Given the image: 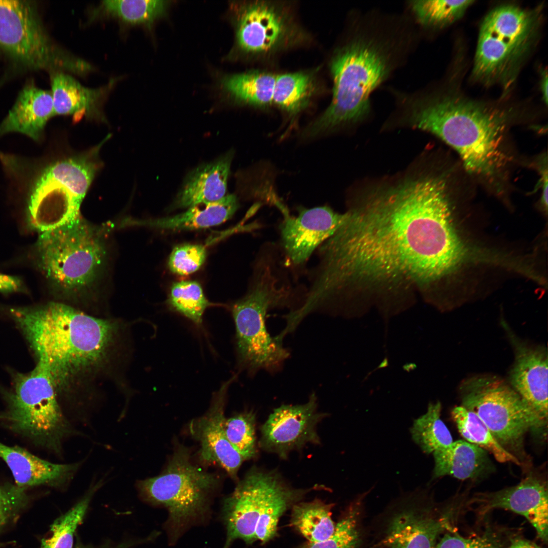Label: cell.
<instances>
[{
    "mask_svg": "<svg viewBox=\"0 0 548 548\" xmlns=\"http://www.w3.org/2000/svg\"><path fill=\"white\" fill-rule=\"evenodd\" d=\"M464 209L460 184L438 168L376 193L346 212L315 252L314 289L325 298L345 299L360 285L460 282L474 252L460 224Z\"/></svg>",
    "mask_w": 548,
    "mask_h": 548,
    "instance_id": "cell-1",
    "label": "cell"
},
{
    "mask_svg": "<svg viewBox=\"0 0 548 548\" xmlns=\"http://www.w3.org/2000/svg\"><path fill=\"white\" fill-rule=\"evenodd\" d=\"M410 122L450 146L477 186L510 205L516 170L526 166L528 159L520 154L512 133L532 122L523 111L452 94L417 109Z\"/></svg>",
    "mask_w": 548,
    "mask_h": 548,
    "instance_id": "cell-2",
    "label": "cell"
},
{
    "mask_svg": "<svg viewBox=\"0 0 548 548\" xmlns=\"http://www.w3.org/2000/svg\"><path fill=\"white\" fill-rule=\"evenodd\" d=\"M8 312L58 396L90 387L110 369L122 330L117 321L60 302L12 307Z\"/></svg>",
    "mask_w": 548,
    "mask_h": 548,
    "instance_id": "cell-3",
    "label": "cell"
},
{
    "mask_svg": "<svg viewBox=\"0 0 548 548\" xmlns=\"http://www.w3.org/2000/svg\"><path fill=\"white\" fill-rule=\"evenodd\" d=\"M254 268L248 292L231 309L237 357L240 366L250 373L272 372L280 369L290 353L267 331V314L273 309L294 307L300 288L292 284L280 254L273 249H260Z\"/></svg>",
    "mask_w": 548,
    "mask_h": 548,
    "instance_id": "cell-4",
    "label": "cell"
},
{
    "mask_svg": "<svg viewBox=\"0 0 548 548\" xmlns=\"http://www.w3.org/2000/svg\"><path fill=\"white\" fill-rule=\"evenodd\" d=\"M542 18L540 7L504 5L492 10L480 27L473 79L487 86L499 85L506 94L536 45Z\"/></svg>",
    "mask_w": 548,
    "mask_h": 548,
    "instance_id": "cell-5",
    "label": "cell"
},
{
    "mask_svg": "<svg viewBox=\"0 0 548 548\" xmlns=\"http://www.w3.org/2000/svg\"><path fill=\"white\" fill-rule=\"evenodd\" d=\"M34 253L38 267L49 282L65 296L73 297L96 281L106 249L102 230L81 217L41 233Z\"/></svg>",
    "mask_w": 548,
    "mask_h": 548,
    "instance_id": "cell-6",
    "label": "cell"
},
{
    "mask_svg": "<svg viewBox=\"0 0 548 548\" xmlns=\"http://www.w3.org/2000/svg\"><path fill=\"white\" fill-rule=\"evenodd\" d=\"M332 100L324 113L303 132L314 136L346 123L361 120L369 111L371 93L386 79V57L377 46L358 40L347 45L331 63Z\"/></svg>",
    "mask_w": 548,
    "mask_h": 548,
    "instance_id": "cell-7",
    "label": "cell"
},
{
    "mask_svg": "<svg viewBox=\"0 0 548 548\" xmlns=\"http://www.w3.org/2000/svg\"><path fill=\"white\" fill-rule=\"evenodd\" d=\"M462 405L475 413L497 442L528 467L529 459L524 440L529 431L546 428L543 422L519 394L501 379L478 375L461 383Z\"/></svg>",
    "mask_w": 548,
    "mask_h": 548,
    "instance_id": "cell-8",
    "label": "cell"
},
{
    "mask_svg": "<svg viewBox=\"0 0 548 548\" xmlns=\"http://www.w3.org/2000/svg\"><path fill=\"white\" fill-rule=\"evenodd\" d=\"M8 409L3 416L10 428L37 445L61 451L72 432L47 372L37 363L28 373H16L7 394Z\"/></svg>",
    "mask_w": 548,
    "mask_h": 548,
    "instance_id": "cell-9",
    "label": "cell"
},
{
    "mask_svg": "<svg viewBox=\"0 0 548 548\" xmlns=\"http://www.w3.org/2000/svg\"><path fill=\"white\" fill-rule=\"evenodd\" d=\"M96 166L85 156L58 161L44 168L29 193L28 226L41 233L80 218V206Z\"/></svg>",
    "mask_w": 548,
    "mask_h": 548,
    "instance_id": "cell-10",
    "label": "cell"
},
{
    "mask_svg": "<svg viewBox=\"0 0 548 548\" xmlns=\"http://www.w3.org/2000/svg\"><path fill=\"white\" fill-rule=\"evenodd\" d=\"M219 479L195 465L189 450L181 446L175 450L161 473L140 481L138 488L147 501L166 508L175 537L204 512L209 496L218 486Z\"/></svg>",
    "mask_w": 548,
    "mask_h": 548,
    "instance_id": "cell-11",
    "label": "cell"
},
{
    "mask_svg": "<svg viewBox=\"0 0 548 548\" xmlns=\"http://www.w3.org/2000/svg\"><path fill=\"white\" fill-rule=\"evenodd\" d=\"M0 46L32 69L79 75L94 69L87 61L53 43L33 6L26 1L0 0Z\"/></svg>",
    "mask_w": 548,
    "mask_h": 548,
    "instance_id": "cell-12",
    "label": "cell"
},
{
    "mask_svg": "<svg viewBox=\"0 0 548 548\" xmlns=\"http://www.w3.org/2000/svg\"><path fill=\"white\" fill-rule=\"evenodd\" d=\"M285 482L276 471L251 468L225 499L222 516L226 529L223 548L239 539L247 544L256 541L255 531L258 519L268 501Z\"/></svg>",
    "mask_w": 548,
    "mask_h": 548,
    "instance_id": "cell-13",
    "label": "cell"
},
{
    "mask_svg": "<svg viewBox=\"0 0 548 548\" xmlns=\"http://www.w3.org/2000/svg\"><path fill=\"white\" fill-rule=\"evenodd\" d=\"M346 213L340 214L327 206L299 211L296 217L283 216L278 244L284 264L296 279L312 254L342 224Z\"/></svg>",
    "mask_w": 548,
    "mask_h": 548,
    "instance_id": "cell-14",
    "label": "cell"
},
{
    "mask_svg": "<svg viewBox=\"0 0 548 548\" xmlns=\"http://www.w3.org/2000/svg\"><path fill=\"white\" fill-rule=\"evenodd\" d=\"M317 409V398L314 393L305 403L276 408L261 427L259 447L286 459L291 451L300 450L307 443L320 444L317 426L326 414Z\"/></svg>",
    "mask_w": 548,
    "mask_h": 548,
    "instance_id": "cell-15",
    "label": "cell"
},
{
    "mask_svg": "<svg viewBox=\"0 0 548 548\" xmlns=\"http://www.w3.org/2000/svg\"><path fill=\"white\" fill-rule=\"evenodd\" d=\"M470 503L482 512L502 508L524 517L535 528L539 537L547 540L548 491L546 480L531 472L518 484L499 491L479 492Z\"/></svg>",
    "mask_w": 548,
    "mask_h": 548,
    "instance_id": "cell-16",
    "label": "cell"
},
{
    "mask_svg": "<svg viewBox=\"0 0 548 548\" xmlns=\"http://www.w3.org/2000/svg\"><path fill=\"white\" fill-rule=\"evenodd\" d=\"M512 345L515 360L509 380L511 387L539 418L547 424V353L543 346L532 345L518 337L503 322Z\"/></svg>",
    "mask_w": 548,
    "mask_h": 548,
    "instance_id": "cell-17",
    "label": "cell"
},
{
    "mask_svg": "<svg viewBox=\"0 0 548 548\" xmlns=\"http://www.w3.org/2000/svg\"><path fill=\"white\" fill-rule=\"evenodd\" d=\"M236 378L235 375L224 383L214 394L208 411L192 419L188 426L190 434L199 442L201 459L221 467L234 480H237L238 471L244 460L226 436L224 407L229 385Z\"/></svg>",
    "mask_w": 548,
    "mask_h": 548,
    "instance_id": "cell-18",
    "label": "cell"
},
{
    "mask_svg": "<svg viewBox=\"0 0 548 548\" xmlns=\"http://www.w3.org/2000/svg\"><path fill=\"white\" fill-rule=\"evenodd\" d=\"M289 24L285 14L275 5L263 1L249 4L239 18L238 44L249 53L269 52L285 41Z\"/></svg>",
    "mask_w": 548,
    "mask_h": 548,
    "instance_id": "cell-19",
    "label": "cell"
},
{
    "mask_svg": "<svg viewBox=\"0 0 548 548\" xmlns=\"http://www.w3.org/2000/svg\"><path fill=\"white\" fill-rule=\"evenodd\" d=\"M0 458L11 470L16 486L24 489L41 485L60 487L66 485L79 463L56 464L31 454L18 446L0 442Z\"/></svg>",
    "mask_w": 548,
    "mask_h": 548,
    "instance_id": "cell-20",
    "label": "cell"
},
{
    "mask_svg": "<svg viewBox=\"0 0 548 548\" xmlns=\"http://www.w3.org/2000/svg\"><path fill=\"white\" fill-rule=\"evenodd\" d=\"M54 116L51 91L27 85L0 124V135L16 132L37 141L47 121Z\"/></svg>",
    "mask_w": 548,
    "mask_h": 548,
    "instance_id": "cell-21",
    "label": "cell"
},
{
    "mask_svg": "<svg viewBox=\"0 0 548 548\" xmlns=\"http://www.w3.org/2000/svg\"><path fill=\"white\" fill-rule=\"evenodd\" d=\"M231 160L232 154H226L193 170L176 198V207L189 208L226 196Z\"/></svg>",
    "mask_w": 548,
    "mask_h": 548,
    "instance_id": "cell-22",
    "label": "cell"
},
{
    "mask_svg": "<svg viewBox=\"0 0 548 548\" xmlns=\"http://www.w3.org/2000/svg\"><path fill=\"white\" fill-rule=\"evenodd\" d=\"M434 478L450 475L460 480L483 478L495 471L488 453L466 440L453 441L432 453Z\"/></svg>",
    "mask_w": 548,
    "mask_h": 548,
    "instance_id": "cell-23",
    "label": "cell"
},
{
    "mask_svg": "<svg viewBox=\"0 0 548 548\" xmlns=\"http://www.w3.org/2000/svg\"><path fill=\"white\" fill-rule=\"evenodd\" d=\"M113 84L91 88L82 85L70 75L63 72L53 73L51 93L54 115H71L74 121L98 110L101 99Z\"/></svg>",
    "mask_w": 548,
    "mask_h": 548,
    "instance_id": "cell-24",
    "label": "cell"
},
{
    "mask_svg": "<svg viewBox=\"0 0 548 548\" xmlns=\"http://www.w3.org/2000/svg\"><path fill=\"white\" fill-rule=\"evenodd\" d=\"M448 525L446 519L423 512H404L391 523L385 544L388 548H433Z\"/></svg>",
    "mask_w": 548,
    "mask_h": 548,
    "instance_id": "cell-25",
    "label": "cell"
},
{
    "mask_svg": "<svg viewBox=\"0 0 548 548\" xmlns=\"http://www.w3.org/2000/svg\"><path fill=\"white\" fill-rule=\"evenodd\" d=\"M235 195L228 194L217 201L190 207L178 215L136 222L159 229L196 230L220 225L231 218L238 208Z\"/></svg>",
    "mask_w": 548,
    "mask_h": 548,
    "instance_id": "cell-26",
    "label": "cell"
},
{
    "mask_svg": "<svg viewBox=\"0 0 548 548\" xmlns=\"http://www.w3.org/2000/svg\"><path fill=\"white\" fill-rule=\"evenodd\" d=\"M333 504L320 499L298 502L293 505L291 524L309 542L322 541L334 532L336 524L331 518Z\"/></svg>",
    "mask_w": 548,
    "mask_h": 548,
    "instance_id": "cell-27",
    "label": "cell"
},
{
    "mask_svg": "<svg viewBox=\"0 0 548 548\" xmlns=\"http://www.w3.org/2000/svg\"><path fill=\"white\" fill-rule=\"evenodd\" d=\"M451 416L459 433L466 441L484 450L500 463H512L523 467L516 457L497 442L475 413L460 405L454 407Z\"/></svg>",
    "mask_w": 548,
    "mask_h": 548,
    "instance_id": "cell-28",
    "label": "cell"
},
{
    "mask_svg": "<svg viewBox=\"0 0 548 548\" xmlns=\"http://www.w3.org/2000/svg\"><path fill=\"white\" fill-rule=\"evenodd\" d=\"M276 75L268 73L251 72L228 76L222 85L236 99L257 106L272 102Z\"/></svg>",
    "mask_w": 548,
    "mask_h": 548,
    "instance_id": "cell-29",
    "label": "cell"
},
{
    "mask_svg": "<svg viewBox=\"0 0 548 548\" xmlns=\"http://www.w3.org/2000/svg\"><path fill=\"white\" fill-rule=\"evenodd\" d=\"M321 487L316 485L308 489H296L285 482L271 497L258 519L255 541L265 543L273 538L277 535L279 521L284 513L309 492Z\"/></svg>",
    "mask_w": 548,
    "mask_h": 548,
    "instance_id": "cell-30",
    "label": "cell"
},
{
    "mask_svg": "<svg viewBox=\"0 0 548 548\" xmlns=\"http://www.w3.org/2000/svg\"><path fill=\"white\" fill-rule=\"evenodd\" d=\"M439 402L429 404L427 412L416 419L410 429L414 441L427 454L449 447L453 442L451 433L441 419Z\"/></svg>",
    "mask_w": 548,
    "mask_h": 548,
    "instance_id": "cell-31",
    "label": "cell"
},
{
    "mask_svg": "<svg viewBox=\"0 0 548 548\" xmlns=\"http://www.w3.org/2000/svg\"><path fill=\"white\" fill-rule=\"evenodd\" d=\"M313 90V77L297 72L277 75L272 102L285 111L295 114L308 103Z\"/></svg>",
    "mask_w": 548,
    "mask_h": 548,
    "instance_id": "cell-32",
    "label": "cell"
},
{
    "mask_svg": "<svg viewBox=\"0 0 548 548\" xmlns=\"http://www.w3.org/2000/svg\"><path fill=\"white\" fill-rule=\"evenodd\" d=\"M167 303L173 310L198 327L202 325L206 310L212 305L206 298L200 284L195 281H182L174 283Z\"/></svg>",
    "mask_w": 548,
    "mask_h": 548,
    "instance_id": "cell-33",
    "label": "cell"
},
{
    "mask_svg": "<svg viewBox=\"0 0 548 548\" xmlns=\"http://www.w3.org/2000/svg\"><path fill=\"white\" fill-rule=\"evenodd\" d=\"M99 487L93 486L81 500L51 526V535L42 539L40 548H73L74 537L83 521L92 496Z\"/></svg>",
    "mask_w": 548,
    "mask_h": 548,
    "instance_id": "cell-34",
    "label": "cell"
},
{
    "mask_svg": "<svg viewBox=\"0 0 548 548\" xmlns=\"http://www.w3.org/2000/svg\"><path fill=\"white\" fill-rule=\"evenodd\" d=\"M167 2L159 0H108L104 12L130 24H150L164 12Z\"/></svg>",
    "mask_w": 548,
    "mask_h": 548,
    "instance_id": "cell-35",
    "label": "cell"
},
{
    "mask_svg": "<svg viewBox=\"0 0 548 548\" xmlns=\"http://www.w3.org/2000/svg\"><path fill=\"white\" fill-rule=\"evenodd\" d=\"M474 1H417L413 10L422 24L435 27L450 25L461 18Z\"/></svg>",
    "mask_w": 548,
    "mask_h": 548,
    "instance_id": "cell-36",
    "label": "cell"
},
{
    "mask_svg": "<svg viewBox=\"0 0 548 548\" xmlns=\"http://www.w3.org/2000/svg\"><path fill=\"white\" fill-rule=\"evenodd\" d=\"M224 429L228 440L244 460L256 456V414L253 410L226 418Z\"/></svg>",
    "mask_w": 548,
    "mask_h": 548,
    "instance_id": "cell-37",
    "label": "cell"
},
{
    "mask_svg": "<svg viewBox=\"0 0 548 548\" xmlns=\"http://www.w3.org/2000/svg\"><path fill=\"white\" fill-rule=\"evenodd\" d=\"M359 503L354 504L336 524L333 533L318 542H306L298 548H357L360 542Z\"/></svg>",
    "mask_w": 548,
    "mask_h": 548,
    "instance_id": "cell-38",
    "label": "cell"
},
{
    "mask_svg": "<svg viewBox=\"0 0 548 548\" xmlns=\"http://www.w3.org/2000/svg\"><path fill=\"white\" fill-rule=\"evenodd\" d=\"M207 257L206 248L198 244H183L176 247L168 260L170 270L175 273L185 276L198 270Z\"/></svg>",
    "mask_w": 548,
    "mask_h": 548,
    "instance_id": "cell-39",
    "label": "cell"
},
{
    "mask_svg": "<svg viewBox=\"0 0 548 548\" xmlns=\"http://www.w3.org/2000/svg\"><path fill=\"white\" fill-rule=\"evenodd\" d=\"M435 548H503L496 538L489 535L465 538L458 534L446 533Z\"/></svg>",
    "mask_w": 548,
    "mask_h": 548,
    "instance_id": "cell-40",
    "label": "cell"
},
{
    "mask_svg": "<svg viewBox=\"0 0 548 548\" xmlns=\"http://www.w3.org/2000/svg\"><path fill=\"white\" fill-rule=\"evenodd\" d=\"M547 159L546 153H541L529 158L528 166L536 170L540 176L541 190L539 205L544 215L547 214Z\"/></svg>",
    "mask_w": 548,
    "mask_h": 548,
    "instance_id": "cell-41",
    "label": "cell"
},
{
    "mask_svg": "<svg viewBox=\"0 0 548 548\" xmlns=\"http://www.w3.org/2000/svg\"><path fill=\"white\" fill-rule=\"evenodd\" d=\"M23 491L16 486H0V528L5 524L14 507L21 500Z\"/></svg>",
    "mask_w": 548,
    "mask_h": 548,
    "instance_id": "cell-42",
    "label": "cell"
},
{
    "mask_svg": "<svg viewBox=\"0 0 548 548\" xmlns=\"http://www.w3.org/2000/svg\"><path fill=\"white\" fill-rule=\"evenodd\" d=\"M26 291L24 284L20 279L0 272V292L8 294Z\"/></svg>",
    "mask_w": 548,
    "mask_h": 548,
    "instance_id": "cell-43",
    "label": "cell"
},
{
    "mask_svg": "<svg viewBox=\"0 0 548 548\" xmlns=\"http://www.w3.org/2000/svg\"><path fill=\"white\" fill-rule=\"evenodd\" d=\"M508 548H541L536 543L521 538H515L511 540Z\"/></svg>",
    "mask_w": 548,
    "mask_h": 548,
    "instance_id": "cell-44",
    "label": "cell"
},
{
    "mask_svg": "<svg viewBox=\"0 0 548 548\" xmlns=\"http://www.w3.org/2000/svg\"><path fill=\"white\" fill-rule=\"evenodd\" d=\"M540 89L543 101L546 105L547 104V74L546 70H543L541 72Z\"/></svg>",
    "mask_w": 548,
    "mask_h": 548,
    "instance_id": "cell-45",
    "label": "cell"
},
{
    "mask_svg": "<svg viewBox=\"0 0 548 548\" xmlns=\"http://www.w3.org/2000/svg\"><path fill=\"white\" fill-rule=\"evenodd\" d=\"M135 543H135L134 542H131V541L125 542H124V543H120V544H119L118 545H117L116 546H114L108 547H104V548H129L131 546H132L133 545L135 544ZM76 548H93V547H90V546H83V545H78Z\"/></svg>",
    "mask_w": 548,
    "mask_h": 548,
    "instance_id": "cell-46",
    "label": "cell"
},
{
    "mask_svg": "<svg viewBox=\"0 0 548 548\" xmlns=\"http://www.w3.org/2000/svg\"><path fill=\"white\" fill-rule=\"evenodd\" d=\"M3 418L2 415H0V418Z\"/></svg>",
    "mask_w": 548,
    "mask_h": 548,
    "instance_id": "cell-47",
    "label": "cell"
}]
</instances>
